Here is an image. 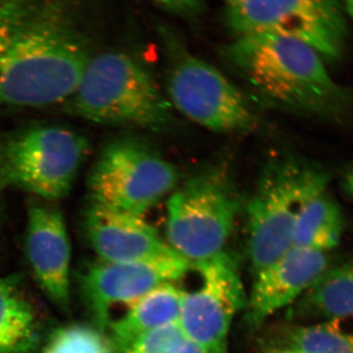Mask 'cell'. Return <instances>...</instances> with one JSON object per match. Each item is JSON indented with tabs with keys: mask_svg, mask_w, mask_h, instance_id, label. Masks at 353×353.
I'll use <instances>...</instances> for the list:
<instances>
[{
	"mask_svg": "<svg viewBox=\"0 0 353 353\" xmlns=\"http://www.w3.org/2000/svg\"><path fill=\"white\" fill-rule=\"evenodd\" d=\"M171 105L199 126L217 132L250 131L256 117L245 95L201 58L182 54L167 77Z\"/></svg>",
	"mask_w": 353,
	"mask_h": 353,
	"instance_id": "9c48e42d",
	"label": "cell"
},
{
	"mask_svg": "<svg viewBox=\"0 0 353 353\" xmlns=\"http://www.w3.org/2000/svg\"><path fill=\"white\" fill-rule=\"evenodd\" d=\"M240 210L226 172H199L174 190L167 201V243L192 264L213 259L224 252Z\"/></svg>",
	"mask_w": 353,
	"mask_h": 353,
	"instance_id": "5b68a950",
	"label": "cell"
},
{
	"mask_svg": "<svg viewBox=\"0 0 353 353\" xmlns=\"http://www.w3.org/2000/svg\"><path fill=\"white\" fill-rule=\"evenodd\" d=\"M39 341L38 317L17 280L0 276V353H34Z\"/></svg>",
	"mask_w": 353,
	"mask_h": 353,
	"instance_id": "e0dca14e",
	"label": "cell"
},
{
	"mask_svg": "<svg viewBox=\"0 0 353 353\" xmlns=\"http://www.w3.org/2000/svg\"><path fill=\"white\" fill-rule=\"evenodd\" d=\"M285 345L301 353H353V316L290 326Z\"/></svg>",
	"mask_w": 353,
	"mask_h": 353,
	"instance_id": "d6986e66",
	"label": "cell"
},
{
	"mask_svg": "<svg viewBox=\"0 0 353 353\" xmlns=\"http://www.w3.org/2000/svg\"><path fill=\"white\" fill-rule=\"evenodd\" d=\"M192 268L181 256L128 263L99 260L81 276V288L95 326L104 331L115 306L130 307L158 285L180 280Z\"/></svg>",
	"mask_w": 353,
	"mask_h": 353,
	"instance_id": "8fae6325",
	"label": "cell"
},
{
	"mask_svg": "<svg viewBox=\"0 0 353 353\" xmlns=\"http://www.w3.org/2000/svg\"><path fill=\"white\" fill-rule=\"evenodd\" d=\"M185 340L179 323H172L139 336L124 353H175Z\"/></svg>",
	"mask_w": 353,
	"mask_h": 353,
	"instance_id": "44dd1931",
	"label": "cell"
},
{
	"mask_svg": "<svg viewBox=\"0 0 353 353\" xmlns=\"http://www.w3.org/2000/svg\"><path fill=\"white\" fill-rule=\"evenodd\" d=\"M175 166L134 139L109 143L88 176L92 203L143 217L176 189Z\"/></svg>",
	"mask_w": 353,
	"mask_h": 353,
	"instance_id": "8992f818",
	"label": "cell"
},
{
	"mask_svg": "<svg viewBox=\"0 0 353 353\" xmlns=\"http://www.w3.org/2000/svg\"><path fill=\"white\" fill-rule=\"evenodd\" d=\"M343 216L340 205L327 189L309 197L299 209L294 229V248L328 253L343 236Z\"/></svg>",
	"mask_w": 353,
	"mask_h": 353,
	"instance_id": "ac0fdd59",
	"label": "cell"
},
{
	"mask_svg": "<svg viewBox=\"0 0 353 353\" xmlns=\"http://www.w3.org/2000/svg\"><path fill=\"white\" fill-rule=\"evenodd\" d=\"M68 101L72 112L97 123L161 130L173 122V106L150 72L118 51L90 58Z\"/></svg>",
	"mask_w": 353,
	"mask_h": 353,
	"instance_id": "3957f363",
	"label": "cell"
},
{
	"mask_svg": "<svg viewBox=\"0 0 353 353\" xmlns=\"http://www.w3.org/2000/svg\"><path fill=\"white\" fill-rule=\"evenodd\" d=\"M26 253L46 296L62 310H68L71 245L63 216L54 206L30 204Z\"/></svg>",
	"mask_w": 353,
	"mask_h": 353,
	"instance_id": "7c38bea8",
	"label": "cell"
},
{
	"mask_svg": "<svg viewBox=\"0 0 353 353\" xmlns=\"http://www.w3.org/2000/svg\"><path fill=\"white\" fill-rule=\"evenodd\" d=\"M343 190L348 196L353 199V162L345 173L343 181Z\"/></svg>",
	"mask_w": 353,
	"mask_h": 353,
	"instance_id": "d4e9b609",
	"label": "cell"
},
{
	"mask_svg": "<svg viewBox=\"0 0 353 353\" xmlns=\"http://www.w3.org/2000/svg\"><path fill=\"white\" fill-rule=\"evenodd\" d=\"M2 1H7V0H0V2H2Z\"/></svg>",
	"mask_w": 353,
	"mask_h": 353,
	"instance_id": "f546056e",
	"label": "cell"
},
{
	"mask_svg": "<svg viewBox=\"0 0 353 353\" xmlns=\"http://www.w3.org/2000/svg\"><path fill=\"white\" fill-rule=\"evenodd\" d=\"M9 183L7 180L6 168H4L3 157H2V148L0 146V199L2 194L6 187H8Z\"/></svg>",
	"mask_w": 353,
	"mask_h": 353,
	"instance_id": "484cf974",
	"label": "cell"
},
{
	"mask_svg": "<svg viewBox=\"0 0 353 353\" xmlns=\"http://www.w3.org/2000/svg\"><path fill=\"white\" fill-rule=\"evenodd\" d=\"M85 228L88 240L101 261L128 263L180 256L139 216L92 203L85 215Z\"/></svg>",
	"mask_w": 353,
	"mask_h": 353,
	"instance_id": "4fadbf2b",
	"label": "cell"
},
{
	"mask_svg": "<svg viewBox=\"0 0 353 353\" xmlns=\"http://www.w3.org/2000/svg\"><path fill=\"white\" fill-rule=\"evenodd\" d=\"M1 148L9 185L57 201L68 194L88 146L87 139L70 130L39 127Z\"/></svg>",
	"mask_w": 353,
	"mask_h": 353,
	"instance_id": "ba28073f",
	"label": "cell"
},
{
	"mask_svg": "<svg viewBox=\"0 0 353 353\" xmlns=\"http://www.w3.org/2000/svg\"><path fill=\"white\" fill-rule=\"evenodd\" d=\"M165 10L182 16V17H196L202 13L205 0H150Z\"/></svg>",
	"mask_w": 353,
	"mask_h": 353,
	"instance_id": "603a6c76",
	"label": "cell"
},
{
	"mask_svg": "<svg viewBox=\"0 0 353 353\" xmlns=\"http://www.w3.org/2000/svg\"><path fill=\"white\" fill-rule=\"evenodd\" d=\"M228 3V7H232L236 6V4L241 3L243 0H225Z\"/></svg>",
	"mask_w": 353,
	"mask_h": 353,
	"instance_id": "83f0119b",
	"label": "cell"
},
{
	"mask_svg": "<svg viewBox=\"0 0 353 353\" xmlns=\"http://www.w3.org/2000/svg\"><path fill=\"white\" fill-rule=\"evenodd\" d=\"M223 54L277 108L338 122L352 113V92L332 78L321 55L303 41L274 34H241Z\"/></svg>",
	"mask_w": 353,
	"mask_h": 353,
	"instance_id": "7a4b0ae2",
	"label": "cell"
},
{
	"mask_svg": "<svg viewBox=\"0 0 353 353\" xmlns=\"http://www.w3.org/2000/svg\"><path fill=\"white\" fill-rule=\"evenodd\" d=\"M273 353H301L299 352H296V350H290V348H284V350H279V352H275Z\"/></svg>",
	"mask_w": 353,
	"mask_h": 353,
	"instance_id": "f1b7e54d",
	"label": "cell"
},
{
	"mask_svg": "<svg viewBox=\"0 0 353 353\" xmlns=\"http://www.w3.org/2000/svg\"><path fill=\"white\" fill-rule=\"evenodd\" d=\"M330 267L328 253L292 248L253 279L248 321L259 326L292 305Z\"/></svg>",
	"mask_w": 353,
	"mask_h": 353,
	"instance_id": "5bb4252c",
	"label": "cell"
},
{
	"mask_svg": "<svg viewBox=\"0 0 353 353\" xmlns=\"http://www.w3.org/2000/svg\"><path fill=\"white\" fill-rule=\"evenodd\" d=\"M43 353H112L111 343L101 330L72 324L54 332Z\"/></svg>",
	"mask_w": 353,
	"mask_h": 353,
	"instance_id": "ffe728a7",
	"label": "cell"
},
{
	"mask_svg": "<svg viewBox=\"0 0 353 353\" xmlns=\"http://www.w3.org/2000/svg\"><path fill=\"white\" fill-rule=\"evenodd\" d=\"M39 1L41 0H7L0 2V53L10 43Z\"/></svg>",
	"mask_w": 353,
	"mask_h": 353,
	"instance_id": "7402d4cb",
	"label": "cell"
},
{
	"mask_svg": "<svg viewBox=\"0 0 353 353\" xmlns=\"http://www.w3.org/2000/svg\"><path fill=\"white\" fill-rule=\"evenodd\" d=\"M296 320L320 322L353 316V259L329 267L292 304Z\"/></svg>",
	"mask_w": 353,
	"mask_h": 353,
	"instance_id": "2e32d148",
	"label": "cell"
},
{
	"mask_svg": "<svg viewBox=\"0 0 353 353\" xmlns=\"http://www.w3.org/2000/svg\"><path fill=\"white\" fill-rule=\"evenodd\" d=\"M345 6H347V12L353 18V0H345Z\"/></svg>",
	"mask_w": 353,
	"mask_h": 353,
	"instance_id": "4316f807",
	"label": "cell"
},
{
	"mask_svg": "<svg viewBox=\"0 0 353 353\" xmlns=\"http://www.w3.org/2000/svg\"><path fill=\"white\" fill-rule=\"evenodd\" d=\"M328 175L292 157L265 167L246 205L248 253L253 277L292 248L296 216L309 197L327 189Z\"/></svg>",
	"mask_w": 353,
	"mask_h": 353,
	"instance_id": "277c9868",
	"label": "cell"
},
{
	"mask_svg": "<svg viewBox=\"0 0 353 353\" xmlns=\"http://www.w3.org/2000/svg\"><path fill=\"white\" fill-rule=\"evenodd\" d=\"M175 353H208L205 350H203L201 345H196L194 341L187 340L183 341L180 347L176 350Z\"/></svg>",
	"mask_w": 353,
	"mask_h": 353,
	"instance_id": "cb8c5ba5",
	"label": "cell"
},
{
	"mask_svg": "<svg viewBox=\"0 0 353 353\" xmlns=\"http://www.w3.org/2000/svg\"><path fill=\"white\" fill-rule=\"evenodd\" d=\"M201 278L196 290L185 292L178 323L187 340L208 353H228L234 316L245 307L240 274L226 252L192 264Z\"/></svg>",
	"mask_w": 353,
	"mask_h": 353,
	"instance_id": "30bf717a",
	"label": "cell"
},
{
	"mask_svg": "<svg viewBox=\"0 0 353 353\" xmlns=\"http://www.w3.org/2000/svg\"><path fill=\"white\" fill-rule=\"evenodd\" d=\"M227 24L236 36L274 34L311 46L325 61L345 51L347 29L338 0H243L228 7Z\"/></svg>",
	"mask_w": 353,
	"mask_h": 353,
	"instance_id": "52a82bcc",
	"label": "cell"
},
{
	"mask_svg": "<svg viewBox=\"0 0 353 353\" xmlns=\"http://www.w3.org/2000/svg\"><path fill=\"white\" fill-rule=\"evenodd\" d=\"M69 0H41L0 53V108L68 101L88 60V41Z\"/></svg>",
	"mask_w": 353,
	"mask_h": 353,
	"instance_id": "6da1fadb",
	"label": "cell"
},
{
	"mask_svg": "<svg viewBox=\"0 0 353 353\" xmlns=\"http://www.w3.org/2000/svg\"><path fill=\"white\" fill-rule=\"evenodd\" d=\"M183 290L175 283L160 285L139 299L109 325L111 341L125 352L137 339L153 330L178 322Z\"/></svg>",
	"mask_w": 353,
	"mask_h": 353,
	"instance_id": "9a60e30c",
	"label": "cell"
}]
</instances>
